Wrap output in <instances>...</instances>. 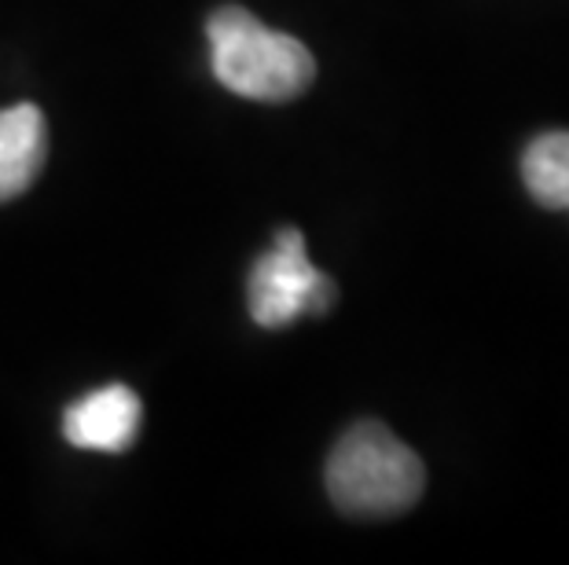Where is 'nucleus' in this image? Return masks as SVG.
I'll return each mask as SVG.
<instances>
[{
    "label": "nucleus",
    "instance_id": "nucleus-5",
    "mask_svg": "<svg viewBox=\"0 0 569 565\" xmlns=\"http://www.w3.org/2000/svg\"><path fill=\"white\" fill-rule=\"evenodd\" d=\"M48 159V125L33 103L0 111V202H11L38 180Z\"/></svg>",
    "mask_w": 569,
    "mask_h": 565
},
{
    "label": "nucleus",
    "instance_id": "nucleus-6",
    "mask_svg": "<svg viewBox=\"0 0 569 565\" xmlns=\"http://www.w3.org/2000/svg\"><path fill=\"white\" fill-rule=\"evenodd\" d=\"M529 195L548 210H569V132H543L522 154Z\"/></svg>",
    "mask_w": 569,
    "mask_h": 565
},
{
    "label": "nucleus",
    "instance_id": "nucleus-2",
    "mask_svg": "<svg viewBox=\"0 0 569 565\" xmlns=\"http://www.w3.org/2000/svg\"><path fill=\"white\" fill-rule=\"evenodd\" d=\"M210 63L217 81L258 103L298 100L317 78V59L290 33L269 30L247 8L224 4L206 19Z\"/></svg>",
    "mask_w": 569,
    "mask_h": 565
},
{
    "label": "nucleus",
    "instance_id": "nucleus-4",
    "mask_svg": "<svg viewBox=\"0 0 569 565\" xmlns=\"http://www.w3.org/2000/svg\"><path fill=\"white\" fill-rule=\"evenodd\" d=\"M143 404L129 386H103L67 407L63 437L89 452H129L140 434Z\"/></svg>",
    "mask_w": 569,
    "mask_h": 565
},
{
    "label": "nucleus",
    "instance_id": "nucleus-3",
    "mask_svg": "<svg viewBox=\"0 0 569 565\" xmlns=\"http://www.w3.org/2000/svg\"><path fill=\"white\" fill-rule=\"evenodd\" d=\"M338 286L306 254V235L283 228L276 243L253 261L247 280V305L258 327H287L298 316H323L335 305Z\"/></svg>",
    "mask_w": 569,
    "mask_h": 565
},
{
    "label": "nucleus",
    "instance_id": "nucleus-1",
    "mask_svg": "<svg viewBox=\"0 0 569 565\" xmlns=\"http://www.w3.org/2000/svg\"><path fill=\"white\" fill-rule=\"evenodd\" d=\"M327 496L349 518H397L422 500V460L390 426L365 418L349 426L327 455Z\"/></svg>",
    "mask_w": 569,
    "mask_h": 565
}]
</instances>
